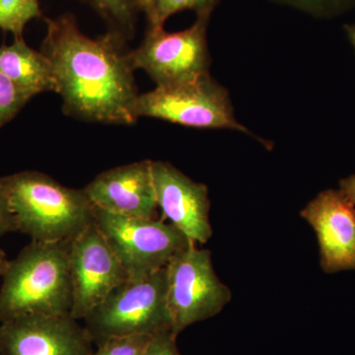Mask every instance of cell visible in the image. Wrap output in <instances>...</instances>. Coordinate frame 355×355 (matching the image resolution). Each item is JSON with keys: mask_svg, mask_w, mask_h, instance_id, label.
<instances>
[{"mask_svg": "<svg viewBox=\"0 0 355 355\" xmlns=\"http://www.w3.org/2000/svg\"><path fill=\"white\" fill-rule=\"evenodd\" d=\"M104 19L118 27L119 31H130L135 21V0H85Z\"/></svg>", "mask_w": 355, "mask_h": 355, "instance_id": "obj_17", "label": "cell"}, {"mask_svg": "<svg viewBox=\"0 0 355 355\" xmlns=\"http://www.w3.org/2000/svg\"><path fill=\"white\" fill-rule=\"evenodd\" d=\"M31 99L0 71V128L12 120Z\"/></svg>", "mask_w": 355, "mask_h": 355, "instance_id": "obj_18", "label": "cell"}, {"mask_svg": "<svg viewBox=\"0 0 355 355\" xmlns=\"http://www.w3.org/2000/svg\"><path fill=\"white\" fill-rule=\"evenodd\" d=\"M153 177L163 220H169L196 245L209 242L214 231L207 187L165 161H153Z\"/></svg>", "mask_w": 355, "mask_h": 355, "instance_id": "obj_11", "label": "cell"}, {"mask_svg": "<svg viewBox=\"0 0 355 355\" xmlns=\"http://www.w3.org/2000/svg\"><path fill=\"white\" fill-rule=\"evenodd\" d=\"M219 0H154L149 27H163L168 18L180 11H195L198 15H211Z\"/></svg>", "mask_w": 355, "mask_h": 355, "instance_id": "obj_16", "label": "cell"}, {"mask_svg": "<svg viewBox=\"0 0 355 355\" xmlns=\"http://www.w3.org/2000/svg\"><path fill=\"white\" fill-rule=\"evenodd\" d=\"M70 241H31L8 261L0 288V323L26 315L71 313Z\"/></svg>", "mask_w": 355, "mask_h": 355, "instance_id": "obj_2", "label": "cell"}, {"mask_svg": "<svg viewBox=\"0 0 355 355\" xmlns=\"http://www.w3.org/2000/svg\"><path fill=\"white\" fill-rule=\"evenodd\" d=\"M300 216L316 233L324 272L355 270V205L342 191H322Z\"/></svg>", "mask_w": 355, "mask_h": 355, "instance_id": "obj_12", "label": "cell"}, {"mask_svg": "<svg viewBox=\"0 0 355 355\" xmlns=\"http://www.w3.org/2000/svg\"><path fill=\"white\" fill-rule=\"evenodd\" d=\"M83 321L96 347L116 336L173 334L166 268L146 277H130Z\"/></svg>", "mask_w": 355, "mask_h": 355, "instance_id": "obj_4", "label": "cell"}, {"mask_svg": "<svg viewBox=\"0 0 355 355\" xmlns=\"http://www.w3.org/2000/svg\"><path fill=\"white\" fill-rule=\"evenodd\" d=\"M177 338L172 333L153 336L141 355H182L177 347Z\"/></svg>", "mask_w": 355, "mask_h": 355, "instance_id": "obj_21", "label": "cell"}, {"mask_svg": "<svg viewBox=\"0 0 355 355\" xmlns=\"http://www.w3.org/2000/svg\"><path fill=\"white\" fill-rule=\"evenodd\" d=\"M46 22L42 51L53 64L65 111L86 121L135 123L139 94L123 33L114 30L92 39L79 30L72 16Z\"/></svg>", "mask_w": 355, "mask_h": 355, "instance_id": "obj_1", "label": "cell"}, {"mask_svg": "<svg viewBox=\"0 0 355 355\" xmlns=\"http://www.w3.org/2000/svg\"><path fill=\"white\" fill-rule=\"evenodd\" d=\"M43 16L39 0H0V29L23 37L26 25Z\"/></svg>", "mask_w": 355, "mask_h": 355, "instance_id": "obj_15", "label": "cell"}, {"mask_svg": "<svg viewBox=\"0 0 355 355\" xmlns=\"http://www.w3.org/2000/svg\"><path fill=\"white\" fill-rule=\"evenodd\" d=\"M137 118L159 119L196 128H228L252 135L238 123L228 91L210 76L191 83L156 86L137 98Z\"/></svg>", "mask_w": 355, "mask_h": 355, "instance_id": "obj_7", "label": "cell"}, {"mask_svg": "<svg viewBox=\"0 0 355 355\" xmlns=\"http://www.w3.org/2000/svg\"><path fill=\"white\" fill-rule=\"evenodd\" d=\"M153 336L130 335L110 338L90 355H141Z\"/></svg>", "mask_w": 355, "mask_h": 355, "instance_id": "obj_19", "label": "cell"}, {"mask_svg": "<svg viewBox=\"0 0 355 355\" xmlns=\"http://www.w3.org/2000/svg\"><path fill=\"white\" fill-rule=\"evenodd\" d=\"M79 320L64 315H26L0 324L2 355H90L93 343Z\"/></svg>", "mask_w": 355, "mask_h": 355, "instance_id": "obj_10", "label": "cell"}, {"mask_svg": "<svg viewBox=\"0 0 355 355\" xmlns=\"http://www.w3.org/2000/svg\"><path fill=\"white\" fill-rule=\"evenodd\" d=\"M137 8L141 9L146 14L147 18L150 16L153 12L154 0H135Z\"/></svg>", "mask_w": 355, "mask_h": 355, "instance_id": "obj_24", "label": "cell"}, {"mask_svg": "<svg viewBox=\"0 0 355 355\" xmlns=\"http://www.w3.org/2000/svg\"><path fill=\"white\" fill-rule=\"evenodd\" d=\"M69 258L73 293L70 314L77 320H83L130 279L94 221L70 241Z\"/></svg>", "mask_w": 355, "mask_h": 355, "instance_id": "obj_9", "label": "cell"}, {"mask_svg": "<svg viewBox=\"0 0 355 355\" xmlns=\"http://www.w3.org/2000/svg\"><path fill=\"white\" fill-rule=\"evenodd\" d=\"M318 17H335L355 6V0H275Z\"/></svg>", "mask_w": 355, "mask_h": 355, "instance_id": "obj_20", "label": "cell"}, {"mask_svg": "<svg viewBox=\"0 0 355 355\" xmlns=\"http://www.w3.org/2000/svg\"><path fill=\"white\" fill-rule=\"evenodd\" d=\"M0 71L31 98L49 91H58L50 58L43 51L28 46L23 37L0 48Z\"/></svg>", "mask_w": 355, "mask_h": 355, "instance_id": "obj_14", "label": "cell"}, {"mask_svg": "<svg viewBox=\"0 0 355 355\" xmlns=\"http://www.w3.org/2000/svg\"><path fill=\"white\" fill-rule=\"evenodd\" d=\"M8 260H7L6 254L4 253L3 250L0 249V277L6 272L7 265H8Z\"/></svg>", "mask_w": 355, "mask_h": 355, "instance_id": "obj_25", "label": "cell"}, {"mask_svg": "<svg viewBox=\"0 0 355 355\" xmlns=\"http://www.w3.org/2000/svg\"><path fill=\"white\" fill-rule=\"evenodd\" d=\"M15 231H17L15 216L10 209L3 187L0 183V237Z\"/></svg>", "mask_w": 355, "mask_h": 355, "instance_id": "obj_22", "label": "cell"}, {"mask_svg": "<svg viewBox=\"0 0 355 355\" xmlns=\"http://www.w3.org/2000/svg\"><path fill=\"white\" fill-rule=\"evenodd\" d=\"M94 222L130 277L162 270L173 257L195 244L163 219L116 216L94 207Z\"/></svg>", "mask_w": 355, "mask_h": 355, "instance_id": "obj_6", "label": "cell"}, {"mask_svg": "<svg viewBox=\"0 0 355 355\" xmlns=\"http://www.w3.org/2000/svg\"><path fill=\"white\" fill-rule=\"evenodd\" d=\"M210 15H198L184 31L149 27L144 43L128 53L133 69H142L157 86L187 83L209 76L207 25Z\"/></svg>", "mask_w": 355, "mask_h": 355, "instance_id": "obj_8", "label": "cell"}, {"mask_svg": "<svg viewBox=\"0 0 355 355\" xmlns=\"http://www.w3.org/2000/svg\"><path fill=\"white\" fill-rule=\"evenodd\" d=\"M0 355H2V354H1V352H0Z\"/></svg>", "mask_w": 355, "mask_h": 355, "instance_id": "obj_27", "label": "cell"}, {"mask_svg": "<svg viewBox=\"0 0 355 355\" xmlns=\"http://www.w3.org/2000/svg\"><path fill=\"white\" fill-rule=\"evenodd\" d=\"M167 305L173 335L216 316L232 299V292L217 277L211 252L191 244L166 266Z\"/></svg>", "mask_w": 355, "mask_h": 355, "instance_id": "obj_5", "label": "cell"}, {"mask_svg": "<svg viewBox=\"0 0 355 355\" xmlns=\"http://www.w3.org/2000/svg\"><path fill=\"white\" fill-rule=\"evenodd\" d=\"M17 231L32 241H70L94 221V205L84 189L67 188L53 178L24 171L0 178Z\"/></svg>", "mask_w": 355, "mask_h": 355, "instance_id": "obj_3", "label": "cell"}, {"mask_svg": "<svg viewBox=\"0 0 355 355\" xmlns=\"http://www.w3.org/2000/svg\"><path fill=\"white\" fill-rule=\"evenodd\" d=\"M92 205L116 216L157 218L153 161L119 166L101 173L84 188Z\"/></svg>", "mask_w": 355, "mask_h": 355, "instance_id": "obj_13", "label": "cell"}, {"mask_svg": "<svg viewBox=\"0 0 355 355\" xmlns=\"http://www.w3.org/2000/svg\"><path fill=\"white\" fill-rule=\"evenodd\" d=\"M340 190L355 205V175L340 180Z\"/></svg>", "mask_w": 355, "mask_h": 355, "instance_id": "obj_23", "label": "cell"}, {"mask_svg": "<svg viewBox=\"0 0 355 355\" xmlns=\"http://www.w3.org/2000/svg\"><path fill=\"white\" fill-rule=\"evenodd\" d=\"M345 32H347V37L350 43L354 46L355 50V24L347 25L345 27Z\"/></svg>", "mask_w": 355, "mask_h": 355, "instance_id": "obj_26", "label": "cell"}]
</instances>
